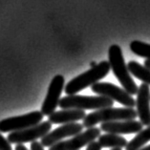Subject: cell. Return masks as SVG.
<instances>
[{"label": "cell", "mask_w": 150, "mask_h": 150, "mask_svg": "<svg viewBox=\"0 0 150 150\" xmlns=\"http://www.w3.org/2000/svg\"><path fill=\"white\" fill-rule=\"evenodd\" d=\"M108 62L110 64L112 72L114 73L119 82L122 84V88L131 96L137 95L139 87L128 71L127 65L123 58L122 48L117 44L111 45L108 50Z\"/></svg>", "instance_id": "cell-1"}, {"label": "cell", "mask_w": 150, "mask_h": 150, "mask_svg": "<svg viewBox=\"0 0 150 150\" xmlns=\"http://www.w3.org/2000/svg\"><path fill=\"white\" fill-rule=\"evenodd\" d=\"M110 69V64L108 61L103 60L100 62L95 67L71 79L64 87L65 93L67 96H73L87 87L94 85L95 83H98L100 79L105 78Z\"/></svg>", "instance_id": "cell-2"}, {"label": "cell", "mask_w": 150, "mask_h": 150, "mask_svg": "<svg viewBox=\"0 0 150 150\" xmlns=\"http://www.w3.org/2000/svg\"><path fill=\"white\" fill-rule=\"evenodd\" d=\"M138 117L137 111L134 108H115L107 107L96 110L82 120V125L86 128L95 127L98 123L119 122V120H131Z\"/></svg>", "instance_id": "cell-3"}, {"label": "cell", "mask_w": 150, "mask_h": 150, "mask_svg": "<svg viewBox=\"0 0 150 150\" xmlns=\"http://www.w3.org/2000/svg\"><path fill=\"white\" fill-rule=\"evenodd\" d=\"M114 101L102 96H66L60 98L58 106L61 109H79V110H100L113 107Z\"/></svg>", "instance_id": "cell-4"}, {"label": "cell", "mask_w": 150, "mask_h": 150, "mask_svg": "<svg viewBox=\"0 0 150 150\" xmlns=\"http://www.w3.org/2000/svg\"><path fill=\"white\" fill-rule=\"evenodd\" d=\"M91 89L98 96L106 97L113 101H118L127 108H134L136 101L133 97L129 95L123 88L109 82H98L92 85Z\"/></svg>", "instance_id": "cell-5"}, {"label": "cell", "mask_w": 150, "mask_h": 150, "mask_svg": "<svg viewBox=\"0 0 150 150\" xmlns=\"http://www.w3.org/2000/svg\"><path fill=\"white\" fill-rule=\"evenodd\" d=\"M43 114L41 111H33L28 114L18 117H13L0 120V132L12 133L24 130L38 125L42 122Z\"/></svg>", "instance_id": "cell-6"}, {"label": "cell", "mask_w": 150, "mask_h": 150, "mask_svg": "<svg viewBox=\"0 0 150 150\" xmlns=\"http://www.w3.org/2000/svg\"><path fill=\"white\" fill-rule=\"evenodd\" d=\"M100 128L91 127L67 141H61L51 146L49 150H79L100 136Z\"/></svg>", "instance_id": "cell-7"}, {"label": "cell", "mask_w": 150, "mask_h": 150, "mask_svg": "<svg viewBox=\"0 0 150 150\" xmlns=\"http://www.w3.org/2000/svg\"><path fill=\"white\" fill-rule=\"evenodd\" d=\"M52 128V123L49 120L41 122L38 125L27 128V129L12 132L8 135L7 140L10 144H23L25 142H35L38 139H42L45 135L48 134Z\"/></svg>", "instance_id": "cell-8"}, {"label": "cell", "mask_w": 150, "mask_h": 150, "mask_svg": "<svg viewBox=\"0 0 150 150\" xmlns=\"http://www.w3.org/2000/svg\"><path fill=\"white\" fill-rule=\"evenodd\" d=\"M65 87V79L62 75L54 76L51 81L48 92L41 106L43 116H51L59 104L60 95Z\"/></svg>", "instance_id": "cell-9"}, {"label": "cell", "mask_w": 150, "mask_h": 150, "mask_svg": "<svg viewBox=\"0 0 150 150\" xmlns=\"http://www.w3.org/2000/svg\"><path fill=\"white\" fill-rule=\"evenodd\" d=\"M83 128L84 126L82 125V123L73 122V123L63 124V125L56 128L53 131H50L48 134L45 135L41 139V144L44 147L50 148L51 146L61 142L62 139L71 136H76V135L81 133Z\"/></svg>", "instance_id": "cell-10"}, {"label": "cell", "mask_w": 150, "mask_h": 150, "mask_svg": "<svg viewBox=\"0 0 150 150\" xmlns=\"http://www.w3.org/2000/svg\"><path fill=\"white\" fill-rule=\"evenodd\" d=\"M136 111L144 126L150 125V86L142 83L137 92Z\"/></svg>", "instance_id": "cell-11"}, {"label": "cell", "mask_w": 150, "mask_h": 150, "mask_svg": "<svg viewBox=\"0 0 150 150\" xmlns=\"http://www.w3.org/2000/svg\"><path fill=\"white\" fill-rule=\"evenodd\" d=\"M144 125L136 120H119V122H104L100 125V130L104 133L122 135V134H138L142 130Z\"/></svg>", "instance_id": "cell-12"}, {"label": "cell", "mask_w": 150, "mask_h": 150, "mask_svg": "<svg viewBox=\"0 0 150 150\" xmlns=\"http://www.w3.org/2000/svg\"><path fill=\"white\" fill-rule=\"evenodd\" d=\"M86 117L85 111L79 109H63L54 111L49 116V122L52 124H68L83 120Z\"/></svg>", "instance_id": "cell-13"}, {"label": "cell", "mask_w": 150, "mask_h": 150, "mask_svg": "<svg viewBox=\"0 0 150 150\" xmlns=\"http://www.w3.org/2000/svg\"><path fill=\"white\" fill-rule=\"evenodd\" d=\"M98 144L104 148H123L126 147L127 140L120 135L106 133L98 137Z\"/></svg>", "instance_id": "cell-14"}, {"label": "cell", "mask_w": 150, "mask_h": 150, "mask_svg": "<svg viewBox=\"0 0 150 150\" xmlns=\"http://www.w3.org/2000/svg\"><path fill=\"white\" fill-rule=\"evenodd\" d=\"M127 68L130 74H132L135 78L140 79L142 83L150 85V69L142 66L137 61L131 60L127 63Z\"/></svg>", "instance_id": "cell-15"}, {"label": "cell", "mask_w": 150, "mask_h": 150, "mask_svg": "<svg viewBox=\"0 0 150 150\" xmlns=\"http://www.w3.org/2000/svg\"><path fill=\"white\" fill-rule=\"evenodd\" d=\"M150 141V125L142 129L127 144L125 150H138Z\"/></svg>", "instance_id": "cell-16"}, {"label": "cell", "mask_w": 150, "mask_h": 150, "mask_svg": "<svg viewBox=\"0 0 150 150\" xmlns=\"http://www.w3.org/2000/svg\"><path fill=\"white\" fill-rule=\"evenodd\" d=\"M130 50L139 57L150 59V44L140 40H134L130 43Z\"/></svg>", "instance_id": "cell-17"}, {"label": "cell", "mask_w": 150, "mask_h": 150, "mask_svg": "<svg viewBox=\"0 0 150 150\" xmlns=\"http://www.w3.org/2000/svg\"><path fill=\"white\" fill-rule=\"evenodd\" d=\"M0 150H13L9 141L5 139L0 133Z\"/></svg>", "instance_id": "cell-18"}, {"label": "cell", "mask_w": 150, "mask_h": 150, "mask_svg": "<svg viewBox=\"0 0 150 150\" xmlns=\"http://www.w3.org/2000/svg\"><path fill=\"white\" fill-rule=\"evenodd\" d=\"M101 146L100 144H98V142L97 141H94L92 142H90V144L87 145V148L86 150H101Z\"/></svg>", "instance_id": "cell-19"}, {"label": "cell", "mask_w": 150, "mask_h": 150, "mask_svg": "<svg viewBox=\"0 0 150 150\" xmlns=\"http://www.w3.org/2000/svg\"><path fill=\"white\" fill-rule=\"evenodd\" d=\"M44 146L41 144L39 142H33L31 144V150H44Z\"/></svg>", "instance_id": "cell-20"}, {"label": "cell", "mask_w": 150, "mask_h": 150, "mask_svg": "<svg viewBox=\"0 0 150 150\" xmlns=\"http://www.w3.org/2000/svg\"><path fill=\"white\" fill-rule=\"evenodd\" d=\"M14 150H28V148L24 144H16Z\"/></svg>", "instance_id": "cell-21"}, {"label": "cell", "mask_w": 150, "mask_h": 150, "mask_svg": "<svg viewBox=\"0 0 150 150\" xmlns=\"http://www.w3.org/2000/svg\"><path fill=\"white\" fill-rule=\"evenodd\" d=\"M144 66H145L146 68L150 69V59H146V60L144 61Z\"/></svg>", "instance_id": "cell-22"}, {"label": "cell", "mask_w": 150, "mask_h": 150, "mask_svg": "<svg viewBox=\"0 0 150 150\" xmlns=\"http://www.w3.org/2000/svg\"><path fill=\"white\" fill-rule=\"evenodd\" d=\"M138 150H150V145H147V146H144V147H142Z\"/></svg>", "instance_id": "cell-23"}, {"label": "cell", "mask_w": 150, "mask_h": 150, "mask_svg": "<svg viewBox=\"0 0 150 150\" xmlns=\"http://www.w3.org/2000/svg\"><path fill=\"white\" fill-rule=\"evenodd\" d=\"M96 65H97V63H96V62H95V61H92V62H91V63H90V66H91V68L95 67V66H96Z\"/></svg>", "instance_id": "cell-24"}, {"label": "cell", "mask_w": 150, "mask_h": 150, "mask_svg": "<svg viewBox=\"0 0 150 150\" xmlns=\"http://www.w3.org/2000/svg\"><path fill=\"white\" fill-rule=\"evenodd\" d=\"M111 150H122V148H113V149H111Z\"/></svg>", "instance_id": "cell-25"}]
</instances>
